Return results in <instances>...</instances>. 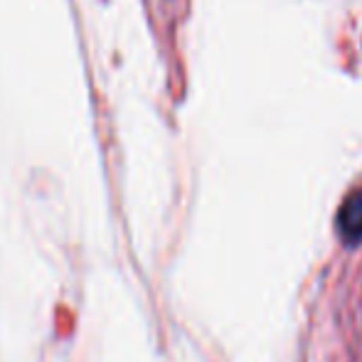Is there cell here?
<instances>
[{"instance_id":"6da1fadb","label":"cell","mask_w":362,"mask_h":362,"mask_svg":"<svg viewBox=\"0 0 362 362\" xmlns=\"http://www.w3.org/2000/svg\"><path fill=\"white\" fill-rule=\"evenodd\" d=\"M338 234L343 244L358 247L362 242V187L350 192L338 210Z\"/></svg>"}]
</instances>
